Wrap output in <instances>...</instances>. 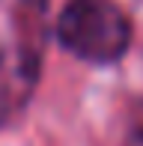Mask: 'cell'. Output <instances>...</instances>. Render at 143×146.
Segmentation results:
<instances>
[{
  "label": "cell",
  "instance_id": "6da1fadb",
  "mask_svg": "<svg viewBox=\"0 0 143 146\" xmlns=\"http://www.w3.org/2000/svg\"><path fill=\"white\" fill-rule=\"evenodd\" d=\"M57 42L93 66H113L134 42L131 18L116 0H66L57 15Z\"/></svg>",
  "mask_w": 143,
  "mask_h": 146
},
{
  "label": "cell",
  "instance_id": "7a4b0ae2",
  "mask_svg": "<svg viewBox=\"0 0 143 146\" xmlns=\"http://www.w3.org/2000/svg\"><path fill=\"white\" fill-rule=\"evenodd\" d=\"M6 78H18V81H24V84H30V87H36V81H30V78L18 69L15 54H12V42L0 36V81H6Z\"/></svg>",
  "mask_w": 143,
  "mask_h": 146
},
{
  "label": "cell",
  "instance_id": "3957f363",
  "mask_svg": "<svg viewBox=\"0 0 143 146\" xmlns=\"http://www.w3.org/2000/svg\"><path fill=\"white\" fill-rule=\"evenodd\" d=\"M128 128H131V140L143 146V98L134 104L131 110V119H128Z\"/></svg>",
  "mask_w": 143,
  "mask_h": 146
}]
</instances>
